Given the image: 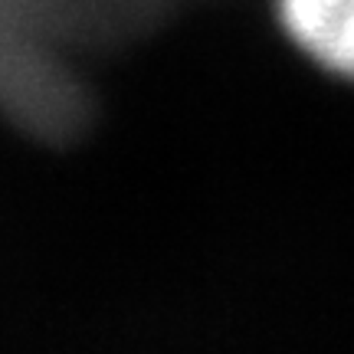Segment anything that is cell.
I'll list each match as a JSON object with an SVG mask.
<instances>
[{
  "label": "cell",
  "instance_id": "obj_1",
  "mask_svg": "<svg viewBox=\"0 0 354 354\" xmlns=\"http://www.w3.org/2000/svg\"><path fill=\"white\" fill-rule=\"evenodd\" d=\"M279 30L325 76L354 82V0H272Z\"/></svg>",
  "mask_w": 354,
  "mask_h": 354
}]
</instances>
